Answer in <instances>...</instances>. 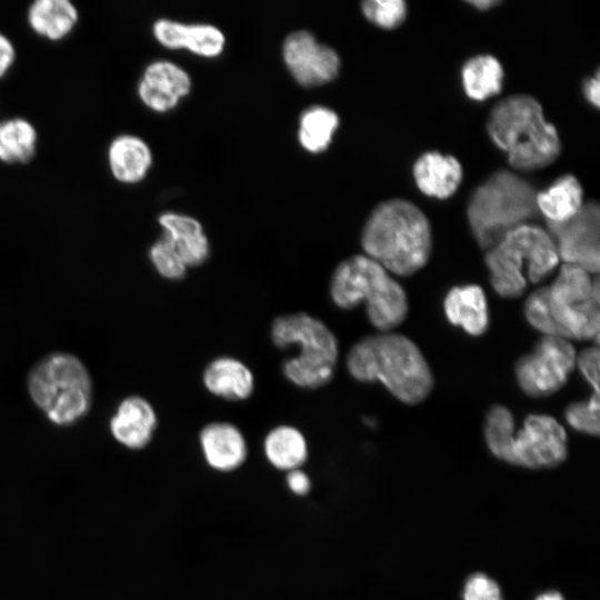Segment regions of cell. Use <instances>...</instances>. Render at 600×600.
I'll return each instance as SVG.
<instances>
[{
    "instance_id": "3957f363",
    "label": "cell",
    "mask_w": 600,
    "mask_h": 600,
    "mask_svg": "<svg viewBox=\"0 0 600 600\" xmlns=\"http://www.w3.org/2000/svg\"><path fill=\"white\" fill-rule=\"evenodd\" d=\"M487 130L517 170L544 168L561 151L556 127L546 120L541 104L529 94H513L499 101L489 113Z\"/></svg>"
},
{
    "instance_id": "d4e9b609",
    "label": "cell",
    "mask_w": 600,
    "mask_h": 600,
    "mask_svg": "<svg viewBox=\"0 0 600 600\" xmlns=\"http://www.w3.org/2000/svg\"><path fill=\"white\" fill-rule=\"evenodd\" d=\"M263 451L267 460L278 470L300 469L308 459V444L302 432L292 426H278L264 438Z\"/></svg>"
},
{
    "instance_id": "f35d334b",
    "label": "cell",
    "mask_w": 600,
    "mask_h": 600,
    "mask_svg": "<svg viewBox=\"0 0 600 600\" xmlns=\"http://www.w3.org/2000/svg\"><path fill=\"white\" fill-rule=\"evenodd\" d=\"M533 600H567L564 596L557 590H546L538 593Z\"/></svg>"
},
{
    "instance_id": "4316f807",
    "label": "cell",
    "mask_w": 600,
    "mask_h": 600,
    "mask_svg": "<svg viewBox=\"0 0 600 600\" xmlns=\"http://www.w3.org/2000/svg\"><path fill=\"white\" fill-rule=\"evenodd\" d=\"M38 144L36 127L21 117L0 121V161L7 164L29 162Z\"/></svg>"
},
{
    "instance_id": "ab89813d",
    "label": "cell",
    "mask_w": 600,
    "mask_h": 600,
    "mask_svg": "<svg viewBox=\"0 0 600 600\" xmlns=\"http://www.w3.org/2000/svg\"><path fill=\"white\" fill-rule=\"evenodd\" d=\"M468 3L471 4L472 7H474L476 9L480 10V11H486V10H489L490 8L497 6V4H500V1H498V0H473V1H469Z\"/></svg>"
},
{
    "instance_id": "74e56055",
    "label": "cell",
    "mask_w": 600,
    "mask_h": 600,
    "mask_svg": "<svg viewBox=\"0 0 600 600\" xmlns=\"http://www.w3.org/2000/svg\"><path fill=\"white\" fill-rule=\"evenodd\" d=\"M600 79L599 72L593 77L588 78L583 83V96L594 108L599 107L600 100Z\"/></svg>"
},
{
    "instance_id": "484cf974",
    "label": "cell",
    "mask_w": 600,
    "mask_h": 600,
    "mask_svg": "<svg viewBox=\"0 0 600 600\" xmlns=\"http://www.w3.org/2000/svg\"><path fill=\"white\" fill-rule=\"evenodd\" d=\"M503 79V68L491 54L474 56L468 59L461 69L463 90L476 101H483L498 94L502 89Z\"/></svg>"
},
{
    "instance_id": "8fae6325",
    "label": "cell",
    "mask_w": 600,
    "mask_h": 600,
    "mask_svg": "<svg viewBox=\"0 0 600 600\" xmlns=\"http://www.w3.org/2000/svg\"><path fill=\"white\" fill-rule=\"evenodd\" d=\"M568 437L562 424L548 414H529L516 429L509 464L540 470L552 469L568 457Z\"/></svg>"
},
{
    "instance_id": "7402d4cb",
    "label": "cell",
    "mask_w": 600,
    "mask_h": 600,
    "mask_svg": "<svg viewBox=\"0 0 600 600\" xmlns=\"http://www.w3.org/2000/svg\"><path fill=\"white\" fill-rule=\"evenodd\" d=\"M202 381L210 393L226 400H246L254 390L251 370L231 357H219L209 362L203 371Z\"/></svg>"
},
{
    "instance_id": "52a82bcc",
    "label": "cell",
    "mask_w": 600,
    "mask_h": 600,
    "mask_svg": "<svg viewBox=\"0 0 600 600\" xmlns=\"http://www.w3.org/2000/svg\"><path fill=\"white\" fill-rule=\"evenodd\" d=\"M270 333L277 348L299 349L296 357L282 364V372L290 382L300 388L317 389L331 381L339 344L324 322L306 312L281 314L273 319Z\"/></svg>"
},
{
    "instance_id": "6da1fadb",
    "label": "cell",
    "mask_w": 600,
    "mask_h": 600,
    "mask_svg": "<svg viewBox=\"0 0 600 600\" xmlns=\"http://www.w3.org/2000/svg\"><path fill=\"white\" fill-rule=\"evenodd\" d=\"M349 373L360 382L382 383L406 404L428 398L433 388L430 367L417 344L391 331L367 336L348 351Z\"/></svg>"
},
{
    "instance_id": "e575fe53",
    "label": "cell",
    "mask_w": 600,
    "mask_h": 600,
    "mask_svg": "<svg viewBox=\"0 0 600 600\" xmlns=\"http://www.w3.org/2000/svg\"><path fill=\"white\" fill-rule=\"evenodd\" d=\"M576 367L589 382L594 393H599V348L598 343L577 354Z\"/></svg>"
},
{
    "instance_id": "9a60e30c",
    "label": "cell",
    "mask_w": 600,
    "mask_h": 600,
    "mask_svg": "<svg viewBox=\"0 0 600 600\" xmlns=\"http://www.w3.org/2000/svg\"><path fill=\"white\" fill-rule=\"evenodd\" d=\"M154 39L164 48L186 49L203 58L220 56L226 46L223 32L212 24H187L161 18L152 26Z\"/></svg>"
},
{
    "instance_id": "83f0119b",
    "label": "cell",
    "mask_w": 600,
    "mask_h": 600,
    "mask_svg": "<svg viewBox=\"0 0 600 600\" xmlns=\"http://www.w3.org/2000/svg\"><path fill=\"white\" fill-rule=\"evenodd\" d=\"M338 127L339 117L332 109L323 106H312L300 116L299 142L308 152H322L332 142Z\"/></svg>"
},
{
    "instance_id": "d6986e66",
    "label": "cell",
    "mask_w": 600,
    "mask_h": 600,
    "mask_svg": "<svg viewBox=\"0 0 600 600\" xmlns=\"http://www.w3.org/2000/svg\"><path fill=\"white\" fill-rule=\"evenodd\" d=\"M152 159L149 144L131 133L114 137L107 150L109 170L112 177L123 184L142 181L152 166Z\"/></svg>"
},
{
    "instance_id": "44dd1931",
    "label": "cell",
    "mask_w": 600,
    "mask_h": 600,
    "mask_svg": "<svg viewBox=\"0 0 600 600\" xmlns=\"http://www.w3.org/2000/svg\"><path fill=\"white\" fill-rule=\"evenodd\" d=\"M443 310L450 323L461 327L470 336H481L488 329V303L477 284L451 288L444 297Z\"/></svg>"
},
{
    "instance_id": "8992f818",
    "label": "cell",
    "mask_w": 600,
    "mask_h": 600,
    "mask_svg": "<svg viewBox=\"0 0 600 600\" xmlns=\"http://www.w3.org/2000/svg\"><path fill=\"white\" fill-rule=\"evenodd\" d=\"M489 280L502 298L521 297L529 283L547 279L557 268L559 257L549 232L536 224H523L487 250Z\"/></svg>"
},
{
    "instance_id": "4fadbf2b",
    "label": "cell",
    "mask_w": 600,
    "mask_h": 600,
    "mask_svg": "<svg viewBox=\"0 0 600 600\" xmlns=\"http://www.w3.org/2000/svg\"><path fill=\"white\" fill-rule=\"evenodd\" d=\"M283 61L293 79L303 87H316L332 81L341 61L330 47L320 43L306 30L287 36L282 46Z\"/></svg>"
},
{
    "instance_id": "277c9868",
    "label": "cell",
    "mask_w": 600,
    "mask_h": 600,
    "mask_svg": "<svg viewBox=\"0 0 600 600\" xmlns=\"http://www.w3.org/2000/svg\"><path fill=\"white\" fill-rule=\"evenodd\" d=\"M329 293L340 309L350 310L363 302L370 323L379 332L400 326L409 310L403 288L366 254L349 257L336 267Z\"/></svg>"
},
{
    "instance_id": "9c48e42d",
    "label": "cell",
    "mask_w": 600,
    "mask_h": 600,
    "mask_svg": "<svg viewBox=\"0 0 600 600\" xmlns=\"http://www.w3.org/2000/svg\"><path fill=\"white\" fill-rule=\"evenodd\" d=\"M548 303L568 340H596L599 336L600 289L598 274L563 263L548 286Z\"/></svg>"
},
{
    "instance_id": "ba28073f",
    "label": "cell",
    "mask_w": 600,
    "mask_h": 600,
    "mask_svg": "<svg viewBox=\"0 0 600 600\" xmlns=\"http://www.w3.org/2000/svg\"><path fill=\"white\" fill-rule=\"evenodd\" d=\"M28 392L34 404L57 426H70L86 416L92 401V381L73 354L54 352L31 369Z\"/></svg>"
},
{
    "instance_id": "d6a6232c",
    "label": "cell",
    "mask_w": 600,
    "mask_h": 600,
    "mask_svg": "<svg viewBox=\"0 0 600 600\" xmlns=\"http://www.w3.org/2000/svg\"><path fill=\"white\" fill-rule=\"evenodd\" d=\"M599 393L592 392L588 400L570 403L564 412L568 424L574 430L599 436Z\"/></svg>"
},
{
    "instance_id": "e0dca14e",
    "label": "cell",
    "mask_w": 600,
    "mask_h": 600,
    "mask_svg": "<svg viewBox=\"0 0 600 600\" xmlns=\"http://www.w3.org/2000/svg\"><path fill=\"white\" fill-rule=\"evenodd\" d=\"M157 414L148 400L140 396L123 399L110 419L113 438L133 450L144 448L157 428Z\"/></svg>"
},
{
    "instance_id": "603a6c76",
    "label": "cell",
    "mask_w": 600,
    "mask_h": 600,
    "mask_svg": "<svg viewBox=\"0 0 600 600\" xmlns=\"http://www.w3.org/2000/svg\"><path fill=\"white\" fill-rule=\"evenodd\" d=\"M27 21L39 37L60 41L76 28L79 11L69 0H36L28 8Z\"/></svg>"
},
{
    "instance_id": "1f68e13d",
    "label": "cell",
    "mask_w": 600,
    "mask_h": 600,
    "mask_svg": "<svg viewBox=\"0 0 600 600\" xmlns=\"http://www.w3.org/2000/svg\"><path fill=\"white\" fill-rule=\"evenodd\" d=\"M149 259L157 272L166 279L181 280L187 273L188 268L163 233L150 247Z\"/></svg>"
},
{
    "instance_id": "d590c367",
    "label": "cell",
    "mask_w": 600,
    "mask_h": 600,
    "mask_svg": "<svg viewBox=\"0 0 600 600\" xmlns=\"http://www.w3.org/2000/svg\"><path fill=\"white\" fill-rule=\"evenodd\" d=\"M16 47L8 36L0 32V79L12 68L16 61Z\"/></svg>"
},
{
    "instance_id": "4dcf8cb0",
    "label": "cell",
    "mask_w": 600,
    "mask_h": 600,
    "mask_svg": "<svg viewBox=\"0 0 600 600\" xmlns=\"http://www.w3.org/2000/svg\"><path fill=\"white\" fill-rule=\"evenodd\" d=\"M361 11L371 23L389 30L402 24L408 8L402 0H367L361 3Z\"/></svg>"
},
{
    "instance_id": "30bf717a",
    "label": "cell",
    "mask_w": 600,
    "mask_h": 600,
    "mask_svg": "<svg viewBox=\"0 0 600 600\" xmlns=\"http://www.w3.org/2000/svg\"><path fill=\"white\" fill-rule=\"evenodd\" d=\"M577 352L570 340L543 336L531 352L514 367L517 382L531 398H546L558 392L576 368Z\"/></svg>"
},
{
    "instance_id": "7c38bea8",
    "label": "cell",
    "mask_w": 600,
    "mask_h": 600,
    "mask_svg": "<svg viewBox=\"0 0 600 600\" xmlns=\"http://www.w3.org/2000/svg\"><path fill=\"white\" fill-rule=\"evenodd\" d=\"M559 260L598 274L600 267V210L594 201L563 222H548Z\"/></svg>"
},
{
    "instance_id": "7a4b0ae2",
    "label": "cell",
    "mask_w": 600,
    "mask_h": 600,
    "mask_svg": "<svg viewBox=\"0 0 600 600\" xmlns=\"http://www.w3.org/2000/svg\"><path fill=\"white\" fill-rule=\"evenodd\" d=\"M364 254L388 272L408 277L422 269L432 249L431 228L426 214L404 199L379 203L361 232Z\"/></svg>"
},
{
    "instance_id": "cb8c5ba5",
    "label": "cell",
    "mask_w": 600,
    "mask_h": 600,
    "mask_svg": "<svg viewBox=\"0 0 600 600\" xmlns=\"http://www.w3.org/2000/svg\"><path fill=\"white\" fill-rule=\"evenodd\" d=\"M536 203L539 213H542L548 222H563L582 207L583 190L574 176L564 174L546 190L537 192Z\"/></svg>"
},
{
    "instance_id": "5b68a950",
    "label": "cell",
    "mask_w": 600,
    "mask_h": 600,
    "mask_svg": "<svg viewBox=\"0 0 600 600\" xmlns=\"http://www.w3.org/2000/svg\"><path fill=\"white\" fill-rule=\"evenodd\" d=\"M537 191L518 174L500 169L488 177L471 194L467 218L472 234L483 250H489L510 231L530 223L539 213Z\"/></svg>"
},
{
    "instance_id": "f1b7e54d",
    "label": "cell",
    "mask_w": 600,
    "mask_h": 600,
    "mask_svg": "<svg viewBox=\"0 0 600 600\" xmlns=\"http://www.w3.org/2000/svg\"><path fill=\"white\" fill-rule=\"evenodd\" d=\"M516 422L512 413L502 404H493L484 419V441L487 448L498 460L509 463L510 444Z\"/></svg>"
},
{
    "instance_id": "2e32d148",
    "label": "cell",
    "mask_w": 600,
    "mask_h": 600,
    "mask_svg": "<svg viewBox=\"0 0 600 600\" xmlns=\"http://www.w3.org/2000/svg\"><path fill=\"white\" fill-rule=\"evenodd\" d=\"M199 441L206 462L217 471H233L247 459L246 439L232 423L216 421L206 424L199 433Z\"/></svg>"
},
{
    "instance_id": "8d00e7d4",
    "label": "cell",
    "mask_w": 600,
    "mask_h": 600,
    "mask_svg": "<svg viewBox=\"0 0 600 600\" xmlns=\"http://www.w3.org/2000/svg\"><path fill=\"white\" fill-rule=\"evenodd\" d=\"M286 482L289 490L296 496H306L311 489L310 478L301 469L288 471Z\"/></svg>"
},
{
    "instance_id": "ffe728a7",
    "label": "cell",
    "mask_w": 600,
    "mask_h": 600,
    "mask_svg": "<svg viewBox=\"0 0 600 600\" xmlns=\"http://www.w3.org/2000/svg\"><path fill=\"white\" fill-rule=\"evenodd\" d=\"M158 221L187 268L199 267L208 260L210 243L200 221L177 212H164Z\"/></svg>"
},
{
    "instance_id": "5bb4252c",
    "label": "cell",
    "mask_w": 600,
    "mask_h": 600,
    "mask_svg": "<svg viewBox=\"0 0 600 600\" xmlns=\"http://www.w3.org/2000/svg\"><path fill=\"white\" fill-rule=\"evenodd\" d=\"M191 78L180 66L168 60L149 63L138 82L137 92L141 102L159 113L176 108L191 90Z\"/></svg>"
},
{
    "instance_id": "836d02e7",
    "label": "cell",
    "mask_w": 600,
    "mask_h": 600,
    "mask_svg": "<svg viewBox=\"0 0 600 600\" xmlns=\"http://www.w3.org/2000/svg\"><path fill=\"white\" fill-rule=\"evenodd\" d=\"M462 600H503L499 583L484 572L469 574L462 586Z\"/></svg>"
},
{
    "instance_id": "ac0fdd59",
    "label": "cell",
    "mask_w": 600,
    "mask_h": 600,
    "mask_svg": "<svg viewBox=\"0 0 600 600\" xmlns=\"http://www.w3.org/2000/svg\"><path fill=\"white\" fill-rule=\"evenodd\" d=\"M412 172L419 190L437 199L451 197L462 180L460 161L451 154L437 151L422 153L416 160Z\"/></svg>"
},
{
    "instance_id": "f546056e",
    "label": "cell",
    "mask_w": 600,
    "mask_h": 600,
    "mask_svg": "<svg viewBox=\"0 0 600 600\" xmlns=\"http://www.w3.org/2000/svg\"><path fill=\"white\" fill-rule=\"evenodd\" d=\"M523 312L529 324L543 336L567 339L550 312L548 287L538 288L527 298Z\"/></svg>"
}]
</instances>
